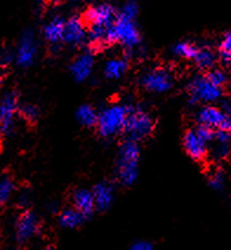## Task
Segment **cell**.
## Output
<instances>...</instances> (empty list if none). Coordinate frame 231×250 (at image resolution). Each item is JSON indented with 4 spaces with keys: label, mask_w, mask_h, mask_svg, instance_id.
Masks as SVG:
<instances>
[{
    "label": "cell",
    "mask_w": 231,
    "mask_h": 250,
    "mask_svg": "<svg viewBox=\"0 0 231 250\" xmlns=\"http://www.w3.org/2000/svg\"><path fill=\"white\" fill-rule=\"evenodd\" d=\"M65 21H65L64 18L57 16L45 25L44 37L53 47L58 46V45L64 41Z\"/></svg>",
    "instance_id": "cell-18"
},
{
    "label": "cell",
    "mask_w": 231,
    "mask_h": 250,
    "mask_svg": "<svg viewBox=\"0 0 231 250\" xmlns=\"http://www.w3.org/2000/svg\"><path fill=\"white\" fill-rule=\"evenodd\" d=\"M196 130H197L198 135L201 136V137L203 138L208 144H211V142H212L213 138H215L216 131L215 130L210 129V127L203 126V125H198V126L196 127Z\"/></svg>",
    "instance_id": "cell-31"
},
{
    "label": "cell",
    "mask_w": 231,
    "mask_h": 250,
    "mask_svg": "<svg viewBox=\"0 0 231 250\" xmlns=\"http://www.w3.org/2000/svg\"><path fill=\"white\" fill-rule=\"evenodd\" d=\"M193 61H195L196 65H197L199 69L211 70V67L213 66L216 62V56L211 50L199 49L197 56H196Z\"/></svg>",
    "instance_id": "cell-22"
},
{
    "label": "cell",
    "mask_w": 231,
    "mask_h": 250,
    "mask_svg": "<svg viewBox=\"0 0 231 250\" xmlns=\"http://www.w3.org/2000/svg\"><path fill=\"white\" fill-rule=\"evenodd\" d=\"M183 146L185 152L193 161H203L209 153V144L198 135L196 127L195 129H189L184 133Z\"/></svg>",
    "instance_id": "cell-11"
},
{
    "label": "cell",
    "mask_w": 231,
    "mask_h": 250,
    "mask_svg": "<svg viewBox=\"0 0 231 250\" xmlns=\"http://www.w3.org/2000/svg\"><path fill=\"white\" fill-rule=\"evenodd\" d=\"M205 77H207V79L211 84L216 85V86L218 87H222L225 83H227V75L219 69L209 70V72L205 75Z\"/></svg>",
    "instance_id": "cell-27"
},
{
    "label": "cell",
    "mask_w": 231,
    "mask_h": 250,
    "mask_svg": "<svg viewBox=\"0 0 231 250\" xmlns=\"http://www.w3.org/2000/svg\"><path fill=\"white\" fill-rule=\"evenodd\" d=\"M93 65H95V59L91 53H83L78 56L73 61L70 66L71 75L77 82H84L86 81L88 77L91 76L93 70Z\"/></svg>",
    "instance_id": "cell-16"
},
{
    "label": "cell",
    "mask_w": 231,
    "mask_h": 250,
    "mask_svg": "<svg viewBox=\"0 0 231 250\" xmlns=\"http://www.w3.org/2000/svg\"><path fill=\"white\" fill-rule=\"evenodd\" d=\"M28 202V195L27 194H22L21 196V198H19V203L21 204V206H26Z\"/></svg>",
    "instance_id": "cell-34"
},
{
    "label": "cell",
    "mask_w": 231,
    "mask_h": 250,
    "mask_svg": "<svg viewBox=\"0 0 231 250\" xmlns=\"http://www.w3.org/2000/svg\"><path fill=\"white\" fill-rule=\"evenodd\" d=\"M190 103H215L222 97V87L211 84L205 76H196L189 84Z\"/></svg>",
    "instance_id": "cell-5"
},
{
    "label": "cell",
    "mask_w": 231,
    "mask_h": 250,
    "mask_svg": "<svg viewBox=\"0 0 231 250\" xmlns=\"http://www.w3.org/2000/svg\"><path fill=\"white\" fill-rule=\"evenodd\" d=\"M209 184L210 187L212 188L216 191H221L225 186V177L224 174L222 171H213L212 174L209 176Z\"/></svg>",
    "instance_id": "cell-29"
},
{
    "label": "cell",
    "mask_w": 231,
    "mask_h": 250,
    "mask_svg": "<svg viewBox=\"0 0 231 250\" xmlns=\"http://www.w3.org/2000/svg\"><path fill=\"white\" fill-rule=\"evenodd\" d=\"M155 129V119L144 107L130 105V111L125 123L124 131L127 139L139 142L149 137Z\"/></svg>",
    "instance_id": "cell-3"
},
{
    "label": "cell",
    "mask_w": 231,
    "mask_h": 250,
    "mask_svg": "<svg viewBox=\"0 0 231 250\" xmlns=\"http://www.w3.org/2000/svg\"><path fill=\"white\" fill-rule=\"evenodd\" d=\"M93 197H95L96 209L99 211H105L111 207L115 200V188L107 181H103L97 183L92 189Z\"/></svg>",
    "instance_id": "cell-15"
},
{
    "label": "cell",
    "mask_w": 231,
    "mask_h": 250,
    "mask_svg": "<svg viewBox=\"0 0 231 250\" xmlns=\"http://www.w3.org/2000/svg\"><path fill=\"white\" fill-rule=\"evenodd\" d=\"M142 85L147 91L153 93H165L172 89L173 78L169 71L153 69L142 77Z\"/></svg>",
    "instance_id": "cell-8"
},
{
    "label": "cell",
    "mask_w": 231,
    "mask_h": 250,
    "mask_svg": "<svg viewBox=\"0 0 231 250\" xmlns=\"http://www.w3.org/2000/svg\"><path fill=\"white\" fill-rule=\"evenodd\" d=\"M129 69V62L125 58H113L110 59L109 62L105 64L104 67V75L107 79H119L121 77L124 76Z\"/></svg>",
    "instance_id": "cell-20"
},
{
    "label": "cell",
    "mask_w": 231,
    "mask_h": 250,
    "mask_svg": "<svg viewBox=\"0 0 231 250\" xmlns=\"http://www.w3.org/2000/svg\"><path fill=\"white\" fill-rule=\"evenodd\" d=\"M129 111L130 105H110L105 107L98 116L97 129L99 135L103 138H111L124 131Z\"/></svg>",
    "instance_id": "cell-2"
},
{
    "label": "cell",
    "mask_w": 231,
    "mask_h": 250,
    "mask_svg": "<svg viewBox=\"0 0 231 250\" xmlns=\"http://www.w3.org/2000/svg\"><path fill=\"white\" fill-rule=\"evenodd\" d=\"M231 152V131L217 130L215 138L211 142L210 155L215 161H223Z\"/></svg>",
    "instance_id": "cell-14"
},
{
    "label": "cell",
    "mask_w": 231,
    "mask_h": 250,
    "mask_svg": "<svg viewBox=\"0 0 231 250\" xmlns=\"http://www.w3.org/2000/svg\"><path fill=\"white\" fill-rule=\"evenodd\" d=\"M73 206L77 210L84 214L86 217H90L96 209L95 197H93L92 190L88 189H77L72 195Z\"/></svg>",
    "instance_id": "cell-17"
},
{
    "label": "cell",
    "mask_w": 231,
    "mask_h": 250,
    "mask_svg": "<svg viewBox=\"0 0 231 250\" xmlns=\"http://www.w3.org/2000/svg\"><path fill=\"white\" fill-rule=\"evenodd\" d=\"M139 13V6L135 0H127L124 5H123L121 13L119 16L123 18L130 19V21H135L136 17Z\"/></svg>",
    "instance_id": "cell-26"
},
{
    "label": "cell",
    "mask_w": 231,
    "mask_h": 250,
    "mask_svg": "<svg viewBox=\"0 0 231 250\" xmlns=\"http://www.w3.org/2000/svg\"><path fill=\"white\" fill-rule=\"evenodd\" d=\"M130 250H155V248L149 241H137L131 246Z\"/></svg>",
    "instance_id": "cell-32"
},
{
    "label": "cell",
    "mask_w": 231,
    "mask_h": 250,
    "mask_svg": "<svg viewBox=\"0 0 231 250\" xmlns=\"http://www.w3.org/2000/svg\"><path fill=\"white\" fill-rule=\"evenodd\" d=\"M118 13L112 5L103 2L88 7L85 12L84 19L90 26H99L109 28L116 21Z\"/></svg>",
    "instance_id": "cell-7"
},
{
    "label": "cell",
    "mask_w": 231,
    "mask_h": 250,
    "mask_svg": "<svg viewBox=\"0 0 231 250\" xmlns=\"http://www.w3.org/2000/svg\"><path fill=\"white\" fill-rule=\"evenodd\" d=\"M87 41V31L84 21L79 17H71L65 21L64 42L70 46H81Z\"/></svg>",
    "instance_id": "cell-12"
},
{
    "label": "cell",
    "mask_w": 231,
    "mask_h": 250,
    "mask_svg": "<svg viewBox=\"0 0 231 250\" xmlns=\"http://www.w3.org/2000/svg\"><path fill=\"white\" fill-rule=\"evenodd\" d=\"M99 113L93 106L88 104H83L78 107L76 113L77 121L85 127H93L97 126L98 123Z\"/></svg>",
    "instance_id": "cell-21"
},
{
    "label": "cell",
    "mask_w": 231,
    "mask_h": 250,
    "mask_svg": "<svg viewBox=\"0 0 231 250\" xmlns=\"http://www.w3.org/2000/svg\"><path fill=\"white\" fill-rule=\"evenodd\" d=\"M19 112H21L22 118L26 119L30 123H34L39 117L38 107L34 106L33 104H24L19 107Z\"/></svg>",
    "instance_id": "cell-28"
},
{
    "label": "cell",
    "mask_w": 231,
    "mask_h": 250,
    "mask_svg": "<svg viewBox=\"0 0 231 250\" xmlns=\"http://www.w3.org/2000/svg\"><path fill=\"white\" fill-rule=\"evenodd\" d=\"M107 30L109 28L90 26L87 31V41L93 45L107 44Z\"/></svg>",
    "instance_id": "cell-24"
},
{
    "label": "cell",
    "mask_w": 231,
    "mask_h": 250,
    "mask_svg": "<svg viewBox=\"0 0 231 250\" xmlns=\"http://www.w3.org/2000/svg\"><path fill=\"white\" fill-rule=\"evenodd\" d=\"M223 61L227 62V64H230L231 65V56L230 57H228V58H225V59H223Z\"/></svg>",
    "instance_id": "cell-35"
},
{
    "label": "cell",
    "mask_w": 231,
    "mask_h": 250,
    "mask_svg": "<svg viewBox=\"0 0 231 250\" xmlns=\"http://www.w3.org/2000/svg\"><path fill=\"white\" fill-rule=\"evenodd\" d=\"M199 125L215 130H229L231 131V117L223 109L213 105H205L197 113Z\"/></svg>",
    "instance_id": "cell-6"
},
{
    "label": "cell",
    "mask_w": 231,
    "mask_h": 250,
    "mask_svg": "<svg viewBox=\"0 0 231 250\" xmlns=\"http://www.w3.org/2000/svg\"><path fill=\"white\" fill-rule=\"evenodd\" d=\"M39 230V220L36 214L30 210H26L17 220L16 236L18 242L24 243L31 240Z\"/></svg>",
    "instance_id": "cell-13"
},
{
    "label": "cell",
    "mask_w": 231,
    "mask_h": 250,
    "mask_svg": "<svg viewBox=\"0 0 231 250\" xmlns=\"http://www.w3.org/2000/svg\"><path fill=\"white\" fill-rule=\"evenodd\" d=\"M14 191V183L8 176L2 177L0 181V203L4 204L10 201Z\"/></svg>",
    "instance_id": "cell-25"
},
{
    "label": "cell",
    "mask_w": 231,
    "mask_h": 250,
    "mask_svg": "<svg viewBox=\"0 0 231 250\" xmlns=\"http://www.w3.org/2000/svg\"><path fill=\"white\" fill-rule=\"evenodd\" d=\"M219 51H221V56L223 59L231 56V32H227L223 36L221 44H219Z\"/></svg>",
    "instance_id": "cell-30"
},
{
    "label": "cell",
    "mask_w": 231,
    "mask_h": 250,
    "mask_svg": "<svg viewBox=\"0 0 231 250\" xmlns=\"http://www.w3.org/2000/svg\"><path fill=\"white\" fill-rule=\"evenodd\" d=\"M18 97L14 92H10L0 101V132L7 136L14 129V119L18 112Z\"/></svg>",
    "instance_id": "cell-9"
},
{
    "label": "cell",
    "mask_w": 231,
    "mask_h": 250,
    "mask_svg": "<svg viewBox=\"0 0 231 250\" xmlns=\"http://www.w3.org/2000/svg\"><path fill=\"white\" fill-rule=\"evenodd\" d=\"M88 217L82 214L79 210L76 208H67L63 210L59 215V223L63 228L66 229H76L86 222Z\"/></svg>",
    "instance_id": "cell-19"
},
{
    "label": "cell",
    "mask_w": 231,
    "mask_h": 250,
    "mask_svg": "<svg viewBox=\"0 0 231 250\" xmlns=\"http://www.w3.org/2000/svg\"><path fill=\"white\" fill-rule=\"evenodd\" d=\"M172 51L176 56L182 57L184 59H192L193 61L196 58V56H197L199 49L193 44H190V42H182L176 44Z\"/></svg>",
    "instance_id": "cell-23"
},
{
    "label": "cell",
    "mask_w": 231,
    "mask_h": 250,
    "mask_svg": "<svg viewBox=\"0 0 231 250\" xmlns=\"http://www.w3.org/2000/svg\"><path fill=\"white\" fill-rule=\"evenodd\" d=\"M107 42H121L127 49H135L141 42V33L135 21L123 18L118 14L116 21L107 30Z\"/></svg>",
    "instance_id": "cell-4"
},
{
    "label": "cell",
    "mask_w": 231,
    "mask_h": 250,
    "mask_svg": "<svg viewBox=\"0 0 231 250\" xmlns=\"http://www.w3.org/2000/svg\"><path fill=\"white\" fill-rule=\"evenodd\" d=\"M12 58H13V56L11 55V53H8V52H4L1 55V61L4 62H11V61H12Z\"/></svg>",
    "instance_id": "cell-33"
},
{
    "label": "cell",
    "mask_w": 231,
    "mask_h": 250,
    "mask_svg": "<svg viewBox=\"0 0 231 250\" xmlns=\"http://www.w3.org/2000/svg\"><path fill=\"white\" fill-rule=\"evenodd\" d=\"M42 250H53V248H51V247H47V248L42 249Z\"/></svg>",
    "instance_id": "cell-36"
},
{
    "label": "cell",
    "mask_w": 231,
    "mask_h": 250,
    "mask_svg": "<svg viewBox=\"0 0 231 250\" xmlns=\"http://www.w3.org/2000/svg\"><path fill=\"white\" fill-rule=\"evenodd\" d=\"M141 149L138 142L126 139L122 143L117 160V177L123 186H132L138 178Z\"/></svg>",
    "instance_id": "cell-1"
},
{
    "label": "cell",
    "mask_w": 231,
    "mask_h": 250,
    "mask_svg": "<svg viewBox=\"0 0 231 250\" xmlns=\"http://www.w3.org/2000/svg\"><path fill=\"white\" fill-rule=\"evenodd\" d=\"M38 44L32 31L27 30L22 33L16 53V62L21 67H30L36 61Z\"/></svg>",
    "instance_id": "cell-10"
}]
</instances>
